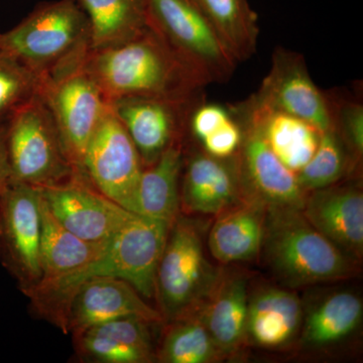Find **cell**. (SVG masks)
Listing matches in <instances>:
<instances>
[{
	"label": "cell",
	"instance_id": "6da1fadb",
	"mask_svg": "<svg viewBox=\"0 0 363 363\" xmlns=\"http://www.w3.org/2000/svg\"><path fill=\"white\" fill-rule=\"evenodd\" d=\"M83 67L109 104L124 97L189 100L208 85L150 26L123 44L90 50Z\"/></svg>",
	"mask_w": 363,
	"mask_h": 363
},
{
	"label": "cell",
	"instance_id": "7a4b0ae2",
	"mask_svg": "<svg viewBox=\"0 0 363 363\" xmlns=\"http://www.w3.org/2000/svg\"><path fill=\"white\" fill-rule=\"evenodd\" d=\"M169 226L168 222L133 213L87 266L56 281L38 284L23 294L33 311L59 329L72 294L82 281L94 277L123 279L143 298H154L157 267Z\"/></svg>",
	"mask_w": 363,
	"mask_h": 363
},
{
	"label": "cell",
	"instance_id": "3957f363",
	"mask_svg": "<svg viewBox=\"0 0 363 363\" xmlns=\"http://www.w3.org/2000/svg\"><path fill=\"white\" fill-rule=\"evenodd\" d=\"M0 45L43 80L83 64L90 51L89 23L77 0L45 2L0 33Z\"/></svg>",
	"mask_w": 363,
	"mask_h": 363
},
{
	"label": "cell",
	"instance_id": "277c9868",
	"mask_svg": "<svg viewBox=\"0 0 363 363\" xmlns=\"http://www.w3.org/2000/svg\"><path fill=\"white\" fill-rule=\"evenodd\" d=\"M262 253L274 274L289 286L337 281L354 271L353 259L293 208H267Z\"/></svg>",
	"mask_w": 363,
	"mask_h": 363
},
{
	"label": "cell",
	"instance_id": "5b68a950",
	"mask_svg": "<svg viewBox=\"0 0 363 363\" xmlns=\"http://www.w3.org/2000/svg\"><path fill=\"white\" fill-rule=\"evenodd\" d=\"M221 272L207 259L198 224L179 215L169 226L155 281V298L164 323L199 311Z\"/></svg>",
	"mask_w": 363,
	"mask_h": 363
},
{
	"label": "cell",
	"instance_id": "8992f818",
	"mask_svg": "<svg viewBox=\"0 0 363 363\" xmlns=\"http://www.w3.org/2000/svg\"><path fill=\"white\" fill-rule=\"evenodd\" d=\"M7 149L13 182L42 189L63 183L76 173L40 94L7 123Z\"/></svg>",
	"mask_w": 363,
	"mask_h": 363
},
{
	"label": "cell",
	"instance_id": "52a82bcc",
	"mask_svg": "<svg viewBox=\"0 0 363 363\" xmlns=\"http://www.w3.org/2000/svg\"><path fill=\"white\" fill-rule=\"evenodd\" d=\"M150 28L208 84L226 83L238 62L192 0H147Z\"/></svg>",
	"mask_w": 363,
	"mask_h": 363
},
{
	"label": "cell",
	"instance_id": "ba28073f",
	"mask_svg": "<svg viewBox=\"0 0 363 363\" xmlns=\"http://www.w3.org/2000/svg\"><path fill=\"white\" fill-rule=\"evenodd\" d=\"M40 95L54 117L67 157L78 173L86 147L111 104L83 64L43 79Z\"/></svg>",
	"mask_w": 363,
	"mask_h": 363
},
{
	"label": "cell",
	"instance_id": "9c48e42d",
	"mask_svg": "<svg viewBox=\"0 0 363 363\" xmlns=\"http://www.w3.org/2000/svg\"><path fill=\"white\" fill-rule=\"evenodd\" d=\"M143 171L135 143L111 107L86 147L78 173L100 193L135 213Z\"/></svg>",
	"mask_w": 363,
	"mask_h": 363
},
{
	"label": "cell",
	"instance_id": "30bf717a",
	"mask_svg": "<svg viewBox=\"0 0 363 363\" xmlns=\"http://www.w3.org/2000/svg\"><path fill=\"white\" fill-rule=\"evenodd\" d=\"M40 250V189L13 182L0 195V262L23 293L42 277Z\"/></svg>",
	"mask_w": 363,
	"mask_h": 363
},
{
	"label": "cell",
	"instance_id": "8fae6325",
	"mask_svg": "<svg viewBox=\"0 0 363 363\" xmlns=\"http://www.w3.org/2000/svg\"><path fill=\"white\" fill-rule=\"evenodd\" d=\"M202 100L204 94L189 100L124 97L112 101L111 107L135 143L145 168L172 145L184 140L191 112Z\"/></svg>",
	"mask_w": 363,
	"mask_h": 363
},
{
	"label": "cell",
	"instance_id": "7c38bea8",
	"mask_svg": "<svg viewBox=\"0 0 363 363\" xmlns=\"http://www.w3.org/2000/svg\"><path fill=\"white\" fill-rule=\"evenodd\" d=\"M40 192L52 216L72 233L90 242L111 240L133 215L100 193L77 172L69 180L40 189Z\"/></svg>",
	"mask_w": 363,
	"mask_h": 363
},
{
	"label": "cell",
	"instance_id": "4fadbf2b",
	"mask_svg": "<svg viewBox=\"0 0 363 363\" xmlns=\"http://www.w3.org/2000/svg\"><path fill=\"white\" fill-rule=\"evenodd\" d=\"M231 114L242 130L240 149L234 155L242 199L267 208L302 209L308 193L298 185L297 175L279 161L253 124Z\"/></svg>",
	"mask_w": 363,
	"mask_h": 363
},
{
	"label": "cell",
	"instance_id": "5bb4252c",
	"mask_svg": "<svg viewBox=\"0 0 363 363\" xmlns=\"http://www.w3.org/2000/svg\"><path fill=\"white\" fill-rule=\"evenodd\" d=\"M255 95L274 108L304 119L322 133L332 130L326 95L315 84L304 57L297 52L281 47L274 50L271 69Z\"/></svg>",
	"mask_w": 363,
	"mask_h": 363
},
{
	"label": "cell",
	"instance_id": "9a60e30c",
	"mask_svg": "<svg viewBox=\"0 0 363 363\" xmlns=\"http://www.w3.org/2000/svg\"><path fill=\"white\" fill-rule=\"evenodd\" d=\"M136 316L164 323L162 315L145 302L133 285L114 277H94L82 281L72 294L64 310L63 333H73L116 319Z\"/></svg>",
	"mask_w": 363,
	"mask_h": 363
},
{
	"label": "cell",
	"instance_id": "2e32d148",
	"mask_svg": "<svg viewBox=\"0 0 363 363\" xmlns=\"http://www.w3.org/2000/svg\"><path fill=\"white\" fill-rule=\"evenodd\" d=\"M181 212L219 215L242 200L234 157L218 159L203 150L186 154L182 171Z\"/></svg>",
	"mask_w": 363,
	"mask_h": 363
},
{
	"label": "cell",
	"instance_id": "e0dca14e",
	"mask_svg": "<svg viewBox=\"0 0 363 363\" xmlns=\"http://www.w3.org/2000/svg\"><path fill=\"white\" fill-rule=\"evenodd\" d=\"M303 215L351 259L363 255V195L357 186L332 185L306 196Z\"/></svg>",
	"mask_w": 363,
	"mask_h": 363
},
{
	"label": "cell",
	"instance_id": "ac0fdd59",
	"mask_svg": "<svg viewBox=\"0 0 363 363\" xmlns=\"http://www.w3.org/2000/svg\"><path fill=\"white\" fill-rule=\"evenodd\" d=\"M229 111L253 124L272 152L295 174L316 152L322 131L300 117L267 104L255 94Z\"/></svg>",
	"mask_w": 363,
	"mask_h": 363
},
{
	"label": "cell",
	"instance_id": "d6986e66",
	"mask_svg": "<svg viewBox=\"0 0 363 363\" xmlns=\"http://www.w3.org/2000/svg\"><path fill=\"white\" fill-rule=\"evenodd\" d=\"M247 278L222 272L218 283L200 315L208 331L226 357L235 354L247 340Z\"/></svg>",
	"mask_w": 363,
	"mask_h": 363
},
{
	"label": "cell",
	"instance_id": "ffe728a7",
	"mask_svg": "<svg viewBox=\"0 0 363 363\" xmlns=\"http://www.w3.org/2000/svg\"><path fill=\"white\" fill-rule=\"evenodd\" d=\"M266 212L264 205L242 199L217 215L208 236L212 257L221 264L257 259L262 252Z\"/></svg>",
	"mask_w": 363,
	"mask_h": 363
},
{
	"label": "cell",
	"instance_id": "44dd1931",
	"mask_svg": "<svg viewBox=\"0 0 363 363\" xmlns=\"http://www.w3.org/2000/svg\"><path fill=\"white\" fill-rule=\"evenodd\" d=\"M303 324L302 302L297 294L266 286L250 295L247 338L266 348L286 345Z\"/></svg>",
	"mask_w": 363,
	"mask_h": 363
},
{
	"label": "cell",
	"instance_id": "7402d4cb",
	"mask_svg": "<svg viewBox=\"0 0 363 363\" xmlns=\"http://www.w3.org/2000/svg\"><path fill=\"white\" fill-rule=\"evenodd\" d=\"M185 149L183 140L172 145L154 164L143 168L135 213L172 224L181 214V177Z\"/></svg>",
	"mask_w": 363,
	"mask_h": 363
},
{
	"label": "cell",
	"instance_id": "603a6c76",
	"mask_svg": "<svg viewBox=\"0 0 363 363\" xmlns=\"http://www.w3.org/2000/svg\"><path fill=\"white\" fill-rule=\"evenodd\" d=\"M107 243L90 242L72 233L52 216L40 196L42 277L38 284L56 281L87 266L101 255Z\"/></svg>",
	"mask_w": 363,
	"mask_h": 363
},
{
	"label": "cell",
	"instance_id": "cb8c5ba5",
	"mask_svg": "<svg viewBox=\"0 0 363 363\" xmlns=\"http://www.w3.org/2000/svg\"><path fill=\"white\" fill-rule=\"evenodd\" d=\"M87 16L90 50L121 45L150 28L147 0H77Z\"/></svg>",
	"mask_w": 363,
	"mask_h": 363
},
{
	"label": "cell",
	"instance_id": "d4e9b609",
	"mask_svg": "<svg viewBox=\"0 0 363 363\" xmlns=\"http://www.w3.org/2000/svg\"><path fill=\"white\" fill-rule=\"evenodd\" d=\"M236 62L247 61L257 51V16L247 0H192Z\"/></svg>",
	"mask_w": 363,
	"mask_h": 363
},
{
	"label": "cell",
	"instance_id": "484cf974",
	"mask_svg": "<svg viewBox=\"0 0 363 363\" xmlns=\"http://www.w3.org/2000/svg\"><path fill=\"white\" fill-rule=\"evenodd\" d=\"M362 313V300L355 294H332L308 313L301 327L302 342L314 348L340 342L357 330Z\"/></svg>",
	"mask_w": 363,
	"mask_h": 363
},
{
	"label": "cell",
	"instance_id": "4316f807",
	"mask_svg": "<svg viewBox=\"0 0 363 363\" xmlns=\"http://www.w3.org/2000/svg\"><path fill=\"white\" fill-rule=\"evenodd\" d=\"M199 311L164 322L166 328L156 350L157 362L211 363L226 357L208 331Z\"/></svg>",
	"mask_w": 363,
	"mask_h": 363
},
{
	"label": "cell",
	"instance_id": "83f0119b",
	"mask_svg": "<svg viewBox=\"0 0 363 363\" xmlns=\"http://www.w3.org/2000/svg\"><path fill=\"white\" fill-rule=\"evenodd\" d=\"M348 150L333 130L324 131L311 160L297 175L300 187L309 193L335 185L350 168Z\"/></svg>",
	"mask_w": 363,
	"mask_h": 363
},
{
	"label": "cell",
	"instance_id": "f1b7e54d",
	"mask_svg": "<svg viewBox=\"0 0 363 363\" xmlns=\"http://www.w3.org/2000/svg\"><path fill=\"white\" fill-rule=\"evenodd\" d=\"M43 80L30 69L0 49V124L40 94Z\"/></svg>",
	"mask_w": 363,
	"mask_h": 363
},
{
	"label": "cell",
	"instance_id": "f546056e",
	"mask_svg": "<svg viewBox=\"0 0 363 363\" xmlns=\"http://www.w3.org/2000/svg\"><path fill=\"white\" fill-rule=\"evenodd\" d=\"M74 350L81 362L96 363H149L156 357L109 336L98 333L91 327L73 332Z\"/></svg>",
	"mask_w": 363,
	"mask_h": 363
},
{
	"label": "cell",
	"instance_id": "4dcf8cb0",
	"mask_svg": "<svg viewBox=\"0 0 363 363\" xmlns=\"http://www.w3.org/2000/svg\"><path fill=\"white\" fill-rule=\"evenodd\" d=\"M328 101L332 130L342 140L355 160L363 154V106L359 100L334 92H325Z\"/></svg>",
	"mask_w": 363,
	"mask_h": 363
},
{
	"label": "cell",
	"instance_id": "1f68e13d",
	"mask_svg": "<svg viewBox=\"0 0 363 363\" xmlns=\"http://www.w3.org/2000/svg\"><path fill=\"white\" fill-rule=\"evenodd\" d=\"M242 140V130L240 124L231 114V118L211 135L203 138L202 150L210 156L218 159H229L234 157L240 149Z\"/></svg>",
	"mask_w": 363,
	"mask_h": 363
},
{
	"label": "cell",
	"instance_id": "d6a6232c",
	"mask_svg": "<svg viewBox=\"0 0 363 363\" xmlns=\"http://www.w3.org/2000/svg\"><path fill=\"white\" fill-rule=\"evenodd\" d=\"M230 118L231 112L229 108L227 109L221 105L207 104L202 100L191 112L188 133L200 143L203 138L211 135Z\"/></svg>",
	"mask_w": 363,
	"mask_h": 363
},
{
	"label": "cell",
	"instance_id": "836d02e7",
	"mask_svg": "<svg viewBox=\"0 0 363 363\" xmlns=\"http://www.w3.org/2000/svg\"><path fill=\"white\" fill-rule=\"evenodd\" d=\"M13 183L9 149H7V123L0 124V195Z\"/></svg>",
	"mask_w": 363,
	"mask_h": 363
},
{
	"label": "cell",
	"instance_id": "e575fe53",
	"mask_svg": "<svg viewBox=\"0 0 363 363\" xmlns=\"http://www.w3.org/2000/svg\"><path fill=\"white\" fill-rule=\"evenodd\" d=\"M0 49H1V45H0Z\"/></svg>",
	"mask_w": 363,
	"mask_h": 363
}]
</instances>
